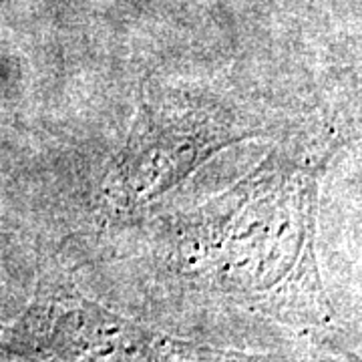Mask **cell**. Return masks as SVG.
Wrapping results in <instances>:
<instances>
[{
    "mask_svg": "<svg viewBox=\"0 0 362 362\" xmlns=\"http://www.w3.org/2000/svg\"><path fill=\"white\" fill-rule=\"evenodd\" d=\"M65 308L63 298L39 290L30 308L13 326H0V346L28 356L61 358H156L177 352L183 342L151 334L143 328L85 302Z\"/></svg>",
    "mask_w": 362,
    "mask_h": 362,
    "instance_id": "6da1fadb",
    "label": "cell"
}]
</instances>
